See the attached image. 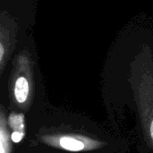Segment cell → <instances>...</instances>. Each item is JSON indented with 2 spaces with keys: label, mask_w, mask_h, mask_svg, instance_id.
Returning a JSON list of instances; mask_svg holds the SVG:
<instances>
[{
  "label": "cell",
  "mask_w": 153,
  "mask_h": 153,
  "mask_svg": "<svg viewBox=\"0 0 153 153\" xmlns=\"http://www.w3.org/2000/svg\"><path fill=\"white\" fill-rule=\"evenodd\" d=\"M39 0H0V68L13 56L21 40L32 33Z\"/></svg>",
  "instance_id": "6da1fadb"
},
{
  "label": "cell",
  "mask_w": 153,
  "mask_h": 153,
  "mask_svg": "<svg viewBox=\"0 0 153 153\" xmlns=\"http://www.w3.org/2000/svg\"><path fill=\"white\" fill-rule=\"evenodd\" d=\"M0 153H8V135L4 131V128L3 126L2 123V128L0 130Z\"/></svg>",
  "instance_id": "3957f363"
},
{
  "label": "cell",
  "mask_w": 153,
  "mask_h": 153,
  "mask_svg": "<svg viewBox=\"0 0 153 153\" xmlns=\"http://www.w3.org/2000/svg\"><path fill=\"white\" fill-rule=\"evenodd\" d=\"M59 144L63 149L71 152H79L84 148V143L82 142L71 137H62L59 141Z\"/></svg>",
  "instance_id": "7a4b0ae2"
},
{
  "label": "cell",
  "mask_w": 153,
  "mask_h": 153,
  "mask_svg": "<svg viewBox=\"0 0 153 153\" xmlns=\"http://www.w3.org/2000/svg\"><path fill=\"white\" fill-rule=\"evenodd\" d=\"M22 138V134L21 133H19V132H13V133L12 134V136H11L12 141L14 142V143H19V142H21Z\"/></svg>",
  "instance_id": "277c9868"
},
{
  "label": "cell",
  "mask_w": 153,
  "mask_h": 153,
  "mask_svg": "<svg viewBox=\"0 0 153 153\" xmlns=\"http://www.w3.org/2000/svg\"><path fill=\"white\" fill-rule=\"evenodd\" d=\"M151 135H152V138L153 140V120L152 122V125H151Z\"/></svg>",
  "instance_id": "5b68a950"
}]
</instances>
